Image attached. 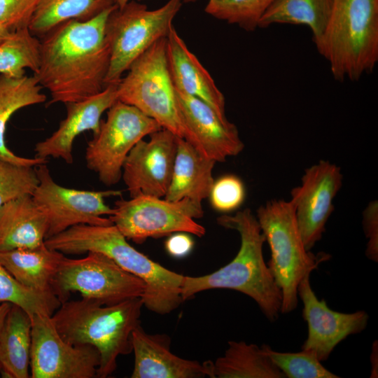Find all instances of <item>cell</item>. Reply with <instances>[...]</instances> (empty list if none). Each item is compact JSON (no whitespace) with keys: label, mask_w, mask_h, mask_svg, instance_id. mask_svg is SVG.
Listing matches in <instances>:
<instances>
[{"label":"cell","mask_w":378,"mask_h":378,"mask_svg":"<svg viewBox=\"0 0 378 378\" xmlns=\"http://www.w3.org/2000/svg\"><path fill=\"white\" fill-rule=\"evenodd\" d=\"M116 6L90 20L64 22L41 38L39 65L34 76L49 91L48 105L80 101L105 88L110 63L105 27Z\"/></svg>","instance_id":"1"},{"label":"cell","mask_w":378,"mask_h":378,"mask_svg":"<svg viewBox=\"0 0 378 378\" xmlns=\"http://www.w3.org/2000/svg\"><path fill=\"white\" fill-rule=\"evenodd\" d=\"M216 220L219 225L239 233V249L232 261L214 272L200 276H184L183 300L204 290L232 289L252 298L269 321H276L281 314L282 294L265 262L262 246L265 237L256 216L249 209H244L232 216H220Z\"/></svg>","instance_id":"2"},{"label":"cell","mask_w":378,"mask_h":378,"mask_svg":"<svg viewBox=\"0 0 378 378\" xmlns=\"http://www.w3.org/2000/svg\"><path fill=\"white\" fill-rule=\"evenodd\" d=\"M46 245L63 254L90 251L102 253L146 285L144 306L159 314H169L183 302L181 286L184 276L169 270L137 251L113 224H80L52 236Z\"/></svg>","instance_id":"3"},{"label":"cell","mask_w":378,"mask_h":378,"mask_svg":"<svg viewBox=\"0 0 378 378\" xmlns=\"http://www.w3.org/2000/svg\"><path fill=\"white\" fill-rule=\"evenodd\" d=\"M143 306L141 298L105 305L82 297L62 302L52 319L66 342L97 349L100 363L97 377L106 378L115 370L118 356L132 351V334L140 325Z\"/></svg>","instance_id":"4"},{"label":"cell","mask_w":378,"mask_h":378,"mask_svg":"<svg viewBox=\"0 0 378 378\" xmlns=\"http://www.w3.org/2000/svg\"><path fill=\"white\" fill-rule=\"evenodd\" d=\"M315 46L337 80L357 81L372 71L378 62V0H333Z\"/></svg>","instance_id":"5"},{"label":"cell","mask_w":378,"mask_h":378,"mask_svg":"<svg viewBox=\"0 0 378 378\" xmlns=\"http://www.w3.org/2000/svg\"><path fill=\"white\" fill-rule=\"evenodd\" d=\"M256 218L271 251L267 266L282 294L281 314L293 312L298 304V286L330 255L307 250L290 202L272 200L260 206Z\"/></svg>","instance_id":"6"},{"label":"cell","mask_w":378,"mask_h":378,"mask_svg":"<svg viewBox=\"0 0 378 378\" xmlns=\"http://www.w3.org/2000/svg\"><path fill=\"white\" fill-rule=\"evenodd\" d=\"M118 97L155 120L162 129L188 141L169 68L166 38L155 43L131 64L118 83Z\"/></svg>","instance_id":"7"},{"label":"cell","mask_w":378,"mask_h":378,"mask_svg":"<svg viewBox=\"0 0 378 378\" xmlns=\"http://www.w3.org/2000/svg\"><path fill=\"white\" fill-rule=\"evenodd\" d=\"M182 4V0H168L161 7L150 10L140 1L131 0L111 11L105 27L110 51L106 85L118 83L139 56L167 37Z\"/></svg>","instance_id":"8"},{"label":"cell","mask_w":378,"mask_h":378,"mask_svg":"<svg viewBox=\"0 0 378 378\" xmlns=\"http://www.w3.org/2000/svg\"><path fill=\"white\" fill-rule=\"evenodd\" d=\"M85 258L64 257L51 281L52 293L62 302L71 293L110 305L141 298L145 283L108 256L90 251Z\"/></svg>","instance_id":"9"},{"label":"cell","mask_w":378,"mask_h":378,"mask_svg":"<svg viewBox=\"0 0 378 378\" xmlns=\"http://www.w3.org/2000/svg\"><path fill=\"white\" fill-rule=\"evenodd\" d=\"M102 120L99 132L88 143L87 167L106 186L122 178L125 161L132 148L146 136L161 129L153 119L136 107L117 100Z\"/></svg>","instance_id":"10"},{"label":"cell","mask_w":378,"mask_h":378,"mask_svg":"<svg viewBox=\"0 0 378 378\" xmlns=\"http://www.w3.org/2000/svg\"><path fill=\"white\" fill-rule=\"evenodd\" d=\"M112 223L127 238L136 244L148 238L161 237L176 232H186L201 237L204 226L195 218H202V205L188 199L169 201L153 196L121 199L114 203Z\"/></svg>","instance_id":"11"},{"label":"cell","mask_w":378,"mask_h":378,"mask_svg":"<svg viewBox=\"0 0 378 378\" xmlns=\"http://www.w3.org/2000/svg\"><path fill=\"white\" fill-rule=\"evenodd\" d=\"M38 184L31 196L46 216V239L80 224L109 225L113 209L105 198L120 196L119 190H86L60 186L52 178L46 163L35 167Z\"/></svg>","instance_id":"12"},{"label":"cell","mask_w":378,"mask_h":378,"mask_svg":"<svg viewBox=\"0 0 378 378\" xmlns=\"http://www.w3.org/2000/svg\"><path fill=\"white\" fill-rule=\"evenodd\" d=\"M30 368L32 378L97 377L100 354L90 344H72L57 332L52 316H31Z\"/></svg>","instance_id":"13"},{"label":"cell","mask_w":378,"mask_h":378,"mask_svg":"<svg viewBox=\"0 0 378 378\" xmlns=\"http://www.w3.org/2000/svg\"><path fill=\"white\" fill-rule=\"evenodd\" d=\"M340 168L320 160L307 168L301 185L291 190L290 200L305 248L310 251L321 240L334 211L333 200L342 186Z\"/></svg>","instance_id":"14"},{"label":"cell","mask_w":378,"mask_h":378,"mask_svg":"<svg viewBox=\"0 0 378 378\" xmlns=\"http://www.w3.org/2000/svg\"><path fill=\"white\" fill-rule=\"evenodd\" d=\"M149 136L132 148L123 164L122 178L130 197H164L171 182L178 136L164 129Z\"/></svg>","instance_id":"15"},{"label":"cell","mask_w":378,"mask_h":378,"mask_svg":"<svg viewBox=\"0 0 378 378\" xmlns=\"http://www.w3.org/2000/svg\"><path fill=\"white\" fill-rule=\"evenodd\" d=\"M310 274L303 277L298 288V298L303 304L302 316L308 328L302 349L312 352L322 362L347 337L363 331L369 315L363 310L342 313L331 309L326 301L319 300L313 290Z\"/></svg>","instance_id":"16"},{"label":"cell","mask_w":378,"mask_h":378,"mask_svg":"<svg viewBox=\"0 0 378 378\" xmlns=\"http://www.w3.org/2000/svg\"><path fill=\"white\" fill-rule=\"evenodd\" d=\"M176 93L188 133L187 141L216 162L242 151L244 144L234 124L222 120L203 101L177 90Z\"/></svg>","instance_id":"17"},{"label":"cell","mask_w":378,"mask_h":378,"mask_svg":"<svg viewBox=\"0 0 378 378\" xmlns=\"http://www.w3.org/2000/svg\"><path fill=\"white\" fill-rule=\"evenodd\" d=\"M118 83L107 85L89 98L65 104V118L50 136L36 144L34 157L46 160L50 157L61 158L71 164L74 140L85 131H92L93 135L99 132L102 114L118 100Z\"/></svg>","instance_id":"18"},{"label":"cell","mask_w":378,"mask_h":378,"mask_svg":"<svg viewBox=\"0 0 378 378\" xmlns=\"http://www.w3.org/2000/svg\"><path fill=\"white\" fill-rule=\"evenodd\" d=\"M134 354L132 378H202L211 377V361L200 363L178 357L169 350L166 335H149L141 326L132 332Z\"/></svg>","instance_id":"19"},{"label":"cell","mask_w":378,"mask_h":378,"mask_svg":"<svg viewBox=\"0 0 378 378\" xmlns=\"http://www.w3.org/2000/svg\"><path fill=\"white\" fill-rule=\"evenodd\" d=\"M169 68L176 90L207 104L223 120L225 99L214 80L174 27L166 38Z\"/></svg>","instance_id":"20"},{"label":"cell","mask_w":378,"mask_h":378,"mask_svg":"<svg viewBox=\"0 0 378 378\" xmlns=\"http://www.w3.org/2000/svg\"><path fill=\"white\" fill-rule=\"evenodd\" d=\"M47 227L46 216L31 195L5 203L0 206V251L43 245Z\"/></svg>","instance_id":"21"},{"label":"cell","mask_w":378,"mask_h":378,"mask_svg":"<svg viewBox=\"0 0 378 378\" xmlns=\"http://www.w3.org/2000/svg\"><path fill=\"white\" fill-rule=\"evenodd\" d=\"M215 163L188 141L178 137L173 173L164 199H188L202 205L203 200L209 197L214 182L212 172Z\"/></svg>","instance_id":"22"},{"label":"cell","mask_w":378,"mask_h":378,"mask_svg":"<svg viewBox=\"0 0 378 378\" xmlns=\"http://www.w3.org/2000/svg\"><path fill=\"white\" fill-rule=\"evenodd\" d=\"M64 257L45 243L34 248L0 251V262L8 272L24 286L40 293H52L51 281Z\"/></svg>","instance_id":"23"},{"label":"cell","mask_w":378,"mask_h":378,"mask_svg":"<svg viewBox=\"0 0 378 378\" xmlns=\"http://www.w3.org/2000/svg\"><path fill=\"white\" fill-rule=\"evenodd\" d=\"M36 78L26 74L19 77L0 76V156L16 164L36 167L46 163V160L28 158L13 153L5 141L7 124L12 115L20 109L43 103L46 96Z\"/></svg>","instance_id":"24"},{"label":"cell","mask_w":378,"mask_h":378,"mask_svg":"<svg viewBox=\"0 0 378 378\" xmlns=\"http://www.w3.org/2000/svg\"><path fill=\"white\" fill-rule=\"evenodd\" d=\"M31 318L12 304L0 332V373L9 378L30 377Z\"/></svg>","instance_id":"25"},{"label":"cell","mask_w":378,"mask_h":378,"mask_svg":"<svg viewBox=\"0 0 378 378\" xmlns=\"http://www.w3.org/2000/svg\"><path fill=\"white\" fill-rule=\"evenodd\" d=\"M211 378H285L263 344L229 341L223 356L211 361Z\"/></svg>","instance_id":"26"},{"label":"cell","mask_w":378,"mask_h":378,"mask_svg":"<svg viewBox=\"0 0 378 378\" xmlns=\"http://www.w3.org/2000/svg\"><path fill=\"white\" fill-rule=\"evenodd\" d=\"M333 0H275L260 18L258 28L274 24L304 25L309 28L314 43L321 38Z\"/></svg>","instance_id":"27"},{"label":"cell","mask_w":378,"mask_h":378,"mask_svg":"<svg viewBox=\"0 0 378 378\" xmlns=\"http://www.w3.org/2000/svg\"><path fill=\"white\" fill-rule=\"evenodd\" d=\"M113 5L114 0H38L29 29L41 38L64 22L90 20Z\"/></svg>","instance_id":"28"},{"label":"cell","mask_w":378,"mask_h":378,"mask_svg":"<svg viewBox=\"0 0 378 378\" xmlns=\"http://www.w3.org/2000/svg\"><path fill=\"white\" fill-rule=\"evenodd\" d=\"M40 40L29 28L16 30L0 44V76L19 77L26 69L34 74L40 60Z\"/></svg>","instance_id":"29"},{"label":"cell","mask_w":378,"mask_h":378,"mask_svg":"<svg viewBox=\"0 0 378 378\" xmlns=\"http://www.w3.org/2000/svg\"><path fill=\"white\" fill-rule=\"evenodd\" d=\"M0 302L23 309L31 317L35 314L52 316L61 302L52 293H40L20 284L0 262Z\"/></svg>","instance_id":"30"},{"label":"cell","mask_w":378,"mask_h":378,"mask_svg":"<svg viewBox=\"0 0 378 378\" xmlns=\"http://www.w3.org/2000/svg\"><path fill=\"white\" fill-rule=\"evenodd\" d=\"M275 0H209L204 11L246 31L258 28L260 18Z\"/></svg>","instance_id":"31"},{"label":"cell","mask_w":378,"mask_h":378,"mask_svg":"<svg viewBox=\"0 0 378 378\" xmlns=\"http://www.w3.org/2000/svg\"><path fill=\"white\" fill-rule=\"evenodd\" d=\"M263 346L285 378L340 377L326 368L312 352L303 349L300 352H280L273 350L268 345Z\"/></svg>","instance_id":"32"},{"label":"cell","mask_w":378,"mask_h":378,"mask_svg":"<svg viewBox=\"0 0 378 378\" xmlns=\"http://www.w3.org/2000/svg\"><path fill=\"white\" fill-rule=\"evenodd\" d=\"M38 184L35 167L19 164L0 156V206L25 195Z\"/></svg>","instance_id":"33"},{"label":"cell","mask_w":378,"mask_h":378,"mask_svg":"<svg viewBox=\"0 0 378 378\" xmlns=\"http://www.w3.org/2000/svg\"><path fill=\"white\" fill-rule=\"evenodd\" d=\"M245 196L242 181L235 175L227 174L214 181L209 197L215 210L227 213L237 209L244 202Z\"/></svg>","instance_id":"34"},{"label":"cell","mask_w":378,"mask_h":378,"mask_svg":"<svg viewBox=\"0 0 378 378\" xmlns=\"http://www.w3.org/2000/svg\"><path fill=\"white\" fill-rule=\"evenodd\" d=\"M38 0H0V24L13 32L29 28Z\"/></svg>","instance_id":"35"},{"label":"cell","mask_w":378,"mask_h":378,"mask_svg":"<svg viewBox=\"0 0 378 378\" xmlns=\"http://www.w3.org/2000/svg\"><path fill=\"white\" fill-rule=\"evenodd\" d=\"M363 226L368 239L365 254L367 257L378 261V204L377 200L369 203L363 213Z\"/></svg>","instance_id":"36"},{"label":"cell","mask_w":378,"mask_h":378,"mask_svg":"<svg viewBox=\"0 0 378 378\" xmlns=\"http://www.w3.org/2000/svg\"><path fill=\"white\" fill-rule=\"evenodd\" d=\"M194 241L186 232L172 234L165 242V248L169 254L175 258H183L192 250Z\"/></svg>","instance_id":"37"},{"label":"cell","mask_w":378,"mask_h":378,"mask_svg":"<svg viewBox=\"0 0 378 378\" xmlns=\"http://www.w3.org/2000/svg\"><path fill=\"white\" fill-rule=\"evenodd\" d=\"M371 372L370 377H377L378 376V343L374 341L372 344L370 355Z\"/></svg>","instance_id":"38"},{"label":"cell","mask_w":378,"mask_h":378,"mask_svg":"<svg viewBox=\"0 0 378 378\" xmlns=\"http://www.w3.org/2000/svg\"><path fill=\"white\" fill-rule=\"evenodd\" d=\"M11 306L9 302H0V332Z\"/></svg>","instance_id":"39"},{"label":"cell","mask_w":378,"mask_h":378,"mask_svg":"<svg viewBox=\"0 0 378 378\" xmlns=\"http://www.w3.org/2000/svg\"><path fill=\"white\" fill-rule=\"evenodd\" d=\"M8 29L0 24V44L2 43L11 34Z\"/></svg>","instance_id":"40"},{"label":"cell","mask_w":378,"mask_h":378,"mask_svg":"<svg viewBox=\"0 0 378 378\" xmlns=\"http://www.w3.org/2000/svg\"><path fill=\"white\" fill-rule=\"evenodd\" d=\"M115 4L117 5L118 8L123 7L126 4H127L131 0H114ZM138 1H141L144 0H136Z\"/></svg>","instance_id":"41"},{"label":"cell","mask_w":378,"mask_h":378,"mask_svg":"<svg viewBox=\"0 0 378 378\" xmlns=\"http://www.w3.org/2000/svg\"><path fill=\"white\" fill-rule=\"evenodd\" d=\"M197 0H182L183 3L188 4L196 1Z\"/></svg>","instance_id":"42"},{"label":"cell","mask_w":378,"mask_h":378,"mask_svg":"<svg viewBox=\"0 0 378 378\" xmlns=\"http://www.w3.org/2000/svg\"><path fill=\"white\" fill-rule=\"evenodd\" d=\"M1 363H0V371H1Z\"/></svg>","instance_id":"43"}]
</instances>
